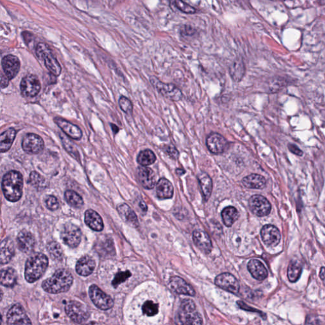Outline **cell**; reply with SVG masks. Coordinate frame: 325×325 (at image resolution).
I'll return each instance as SVG.
<instances>
[{"label": "cell", "instance_id": "obj_1", "mask_svg": "<svg viewBox=\"0 0 325 325\" xmlns=\"http://www.w3.org/2000/svg\"><path fill=\"white\" fill-rule=\"evenodd\" d=\"M73 283V277L69 270L58 269L51 278L42 283V288L48 293L58 294L68 291Z\"/></svg>", "mask_w": 325, "mask_h": 325}, {"label": "cell", "instance_id": "obj_2", "mask_svg": "<svg viewBox=\"0 0 325 325\" xmlns=\"http://www.w3.org/2000/svg\"><path fill=\"white\" fill-rule=\"evenodd\" d=\"M22 174L17 171H10L3 176L2 179V191L7 200L16 202L21 198L23 190Z\"/></svg>", "mask_w": 325, "mask_h": 325}, {"label": "cell", "instance_id": "obj_3", "mask_svg": "<svg viewBox=\"0 0 325 325\" xmlns=\"http://www.w3.org/2000/svg\"><path fill=\"white\" fill-rule=\"evenodd\" d=\"M48 266L49 259L46 255L41 253L33 254L26 262L25 279L30 284L38 280L45 273Z\"/></svg>", "mask_w": 325, "mask_h": 325}, {"label": "cell", "instance_id": "obj_4", "mask_svg": "<svg viewBox=\"0 0 325 325\" xmlns=\"http://www.w3.org/2000/svg\"><path fill=\"white\" fill-rule=\"evenodd\" d=\"M38 57L45 64L46 68L56 76L61 73V66L47 44L39 43L36 49Z\"/></svg>", "mask_w": 325, "mask_h": 325}, {"label": "cell", "instance_id": "obj_5", "mask_svg": "<svg viewBox=\"0 0 325 325\" xmlns=\"http://www.w3.org/2000/svg\"><path fill=\"white\" fill-rule=\"evenodd\" d=\"M180 324L184 325L203 324L202 318L196 311V305L192 300L186 299L182 301L179 311Z\"/></svg>", "mask_w": 325, "mask_h": 325}, {"label": "cell", "instance_id": "obj_6", "mask_svg": "<svg viewBox=\"0 0 325 325\" xmlns=\"http://www.w3.org/2000/svg\"><path fill=\"white\" fill-rule=\"evenodd\" d=\"M151 83L156 88L157 91L163 97L172 101H179L182 97L181 90L173 84L164 83L158 80L157 77H151Z\"/></svg>", "mask_w": 325, "mask_h": 325}, {"label": "cell", "instance_id": "obj_7", "mask_svg": "<svg viewBox=\"0 0 325 325\" xmlns=\"http://www.w3.org/2000/svg\"><path fill=\"white\" fill-rule=\"evenodd\" d=\"M67 315L77 324H81L89 318L90 313L87 307L77 301H70L66 305Z\"/></svg>", "mask_w": 325, "mask_h": 325}, {"label": "cell", "instance_id": "obj_8", "mask_svg": "<svg viewBox=\"0 0 325 325\" xmlns=\"http://www.w3.org/2000/svg\"><path fill=\"white\" fill-rule=\"evenodd\" d=\"M89 292L90 299L98 309L107 311L114 306V301L112 298L100 290L97 285H93L90 286Z\"/></svg>", "mask_w": 325, "mask_h": 325}, {"label": "cell", "instance_id": "obj_9", "mask_svg": "<svg viewBox=\"0 0 325 325\" xmlns=\"http://www.w3.org/2000/svg\"><path fill=\"white\" fill-rule=\"evenodd\" d=\"M80 229L72 224H66L63 228L60 238L62 242L70 248H76L81 240Z\"/></svg>", "mask_w": 325, "mask_h": 325}, {"label": "cell", "instance_id": "obj_10", "mask_svg": "<svg viewBox=\"0 0 325 325\" xmlns=\"http://www.w3.org/2000/svg\"><path fill=\"white\" fill-rule=\"evenodd\" d=\"M249 207L251 211L258 217H264L269 214L271 210V205L269 201L262 196L255 194L249 200Z\"/></svg>", "mask_w": 325, "mask_h": 325}, {"label": "cell", "instance_id": "obj_11", "mask_svg": "<svg viewBox=\"0 0 325 325\" xmlns=\"http://www.w3.org/2000/svg\"><path fill=\"white\" fill-rule=\"evenodd\" d=\"M20 87L21 92L25 97H34L40 91V81L35 75H27L21 81Z\"/></svg>", "mask_w": 325, "mask_h": 325}, {"label": "cell", "instance_id": "obj_12", "mask_svg": "<svg viewBox=\"0 0 325 325\" xmlns=\"http://www.w3.org/2000/svg\"><path fill=\"white\" fill-rule=\"evenodd\" d=\"M22 148L29 154H37L43 151L44 141L41 137L35 134H27L23 138Z\"/></svg>", "mask_w": 325, "mask_h": 325}, {"label": "cell", "instance_id": "obj_13", "mask_svg": "<svg viewBox=\"0 0 325 325\" xmlns=\"http://www.w3.org/2000/svg\"><path fill=\"white\" fill-rule=\"evenodd\" d=\"M8 325H31L30 319L27 316L26 311L20 304L12 306L8 311L7 316Z\"/></svg>", "mask_w": 325, "mask_h": 325}, {"label": "cell", "instance_id": "obj_14", "mask_svg": "<svg viewBox=\"0 0 325 325\" xmlns=\"http://www.w3.org/2000/svg\"><path fill=\"white\" fill-rule=\"evenodd\" d=\"M215 284L223 290L236 294L240 291V286L238 280L232 274L222 273L216 277Z\"/></svg>", "mask_w": 325, "mask_h": 325}, {"label": "cell", "instance_id": "obj_15", "mask_svg": "<svg viewBox=\"0 0 325 325\" xmlns=\"http://www.w3.org/2000/svg\"><path fill=\"white\" fill-rule=\"evenodd\" d=\"M206 144L210 152L216 154L225 152L229 146L228 140L218 133L210 134L207 138Z\"/></svg>", "mask_w": 325, "mask_h": 325}, {"label": "cell", "instance_id": "obj_16", "mask_svg": "<svg viewBox=\"0 0 325 325\" xmlns=\"http://www.w3.org/2000/svg\"><path fill=\"white\" fill-rule=\"evenodd\" d=\"M1 66L4 75L11 80L19 72L20 63L19 59L16 56L8 55L4 57L2 59Z\"/></svg>", "mask_w": 325, "mask_h": 325}, {"label": "cell", "instance_id": "obj_17", "mask_svg": "<svg viewBox=\"0 0 325 325\" xmlns=\"http://www.w3.org/2000/svg\"><path fill=\"white\" fill-rule=\"evenodd\" d=\"M169 287L177 294L190 295L192 297L196 295L194 288L179 276H173L170 279Z\"/></svg>", "mask_w": 325, "mask_h": 325}, {"label": "cell", "instance_id": "obj_18", "mask_svg": "<svg viewBox=\"0 0 325 325\" xmlns=\"http://www.w3.org/2000/svg\"><path fill=\"white\" fill-rule=\"evenodd\" d=\"M261 237L264 243L270 247H276L280 242V230L274 226H264L261 229Z\"/></svg>", "mask_w": 325, "mask_h": 325}, {"label": "cell", "instance_id": "obj_19", "mask_svg": "<svg viewBox=\"0 0 325 325\" xmlns=\"http://www.w3.org/2000/svg\"><path fill=\"white\" fill-rule=\"evenodd\" d=\"M17 243L18 248L21 251L25 253H30L35 248V237L28 230H22L18 234Z\"/></svg>", "mask_w": 325, "mask_h": 325}, {"label": "cell", "instance_id": "obj_20", "mask_svg": "<svg viewBox=\"0 0 325 325\" xmlns=\"http://www.w3.org/2000/svg\"><path fill=\"white\" fill-rule=\"evenodd\" d=\"M54 121L68 137L77 140H80L82 137V132L77 126L60 118H56Z\"/></svg>", "mask_w": 325, "mask_h": 325}, {"label": "cell", "instance_id": "obj_21", "mask_svg": "<svg viewBox=\"0 0 325 325\" xmlns=\"http://www.w3.org/2000/svg\"><path fill=\"white\" fill-rule=\"evenodd\" d=\"M137 176L142 187L146 190H152L156 183L155 174L150 168L142 166L138 169Z\"/></svg>", "mask_w": 325, "mask_h": 325}, {"label": "cell", "instance_id": "obj_22", "mask_svg": "<svg viewBox=\"0 0 325 325\" xmlns=\"http://www.w3.org/2000/svg\"><path fill=\"white\" fill-rule=\"evenodd\" d=\"M194 244L198 248L201 249L205 254H209L211 252L212 249V244L209 234L201 230H196L192 235Z\"/></svg>", "mask_w": 325, "mask_h": 325}, {"label": "cell", "instance_id": "obj_23", "mask_svg": "<svg viewBox=\"0 0 325 325\" xmlns=\"http://www.w3.org/2000/svg\"><path fill=\"white\" fill-rule=\"evenodd\" d=\"M117 210L121 219L132 227L137 228L139 225L137 215L129 205L125 203L119 205L117 207Z\"/></svg>", "mask_w": 325, "mask_h": 325}, {"label": "cell", "instance_id": "obj_24", "mask_svg": "<svg viewBox=\"0 0 325 325\" xmlns=\"http://www.w3.org/2000/svg\"><path fill=\"white\" fill-rule=\"evenodd\" d=\"M96 268V262L91 257L85 255L78 260L76 270L79 275L87 276L94 272Z\"/></svg>", "mask_w": 325, "mask_h": 325}, {"label": "cell", "instance_id": "obj_25", "mask_svg": "<svg viewBox=\"0 0 325 325\" xmlns=\"http://www.w3.org/2000/svg\"><path fill=\"white\" fill-rule=\"evenodd\" d=\"M85 222L88 226L95 231H101L104 229V222L102 217L94 210L86 211Z\"/></svg>", "mask_w": 325, "mask_h": 325}, {"label": "cell", "instance_id": "obj_26", "mask_svg": "<svg viewBox=\"0 0 325 325\" xmlns=\"http://www.w3.org/2000/svg\"><path fill=\"white\" fill-rule=\"evenodd\" d=\"M0 254V262L1 264H7L11 261L15 254L14 243L12 239L7 238L2 241Z\"/></svg>", "mask_w": 325, "mask_h": 325}, {"label": "cell", "instance_id": "obj_27", "mask_svg": "<svg viewBox=\"0 0 325 325\" xmlns=\"http://www.w3.org/2000/svg\"><path fill=\"white\" fill-rule=\"evenodd\" d=\"M248 269L251 276L257 280H264L268 277L267 269L259 260H251L248 264Z\"/></svg>", "mask_w": 325, "mask_h": 325}, {"label": "cell", "instance_id": "obj_28", "mask_svg": "<svg viewBox=\"0 0 325 325\" xmlns=\"http://www.w3.org/2000/svg\"><path fill=\"white\" fill-rule=\"evenodd\" d=\"M156 194L157 196L161 199L172 198L173 195L172 184L169 180L161 178L156 184Z\"/></svg>", "mask_w": 325, "mask_h": 325}, {"label": "cell", "instance_id": "obj_29", "mask_svg": "<svg viewBox=\"0 0 325 325\" xmlns=\"http://www.w3.org/2000/svg\"><path fill=\"white\" fill-rule=\"evenodd\" d=\"M243 185L249 189H257L262 190L265 188L266 180L265 178L259 174L253 173L243 178Z\"/></svg>", "mask_w": 325, "mask_h": 325}, {"label": "cell", "instance_id": "obj_30", "mask_svg": "<svg viewBox=\"0 0 325 325\" xmlns=\"http://www.w3.org/2000/svg\"><path fill=\"white\" fill-rule=\"evenodd\" d=\"M198 178L203 198L207 201L210 197L212 191V180L206 173H200Z\"/></svg>", "mask_w": 325, "mask_h": 325}, {"label": "cell", "instance_id": "obj_31", "mask_svg": "<svg viewBox=\"0 0 325 325\" xmlns=\"http://www.w3.org/2000/svg\"><path fill=\"white\" fill-rule=\"evenodd\" d=\"M16 137V131L13 128L1 134L0 137V150L1 153L7 152L10 150Z\"/></svg>", "mask_w": 325, "mask_h": 325}, {"label": "cell", "instance_id": "obj_32", "mask_svg": "<svg viewBox=\"0 0 325 325\" xmlns=\"http://www.w3.org/2000/svg\"><path fill=\"white\" fill-rule=\"evenodd\" d=\"M1 284L4 287H12L16 285L18 280V274L12 268H6L1 271Z\"/></svg>", "mask_w": 325, "mask_h": 325}, {"label": "cell", "instance_id": "obj_33", "mask_svg": "<svg viewBox=\"0 0 325 325\" xmlns=\"http://www.w3.org/2000/svg\"><path fill=\"white\" fill-rule=\"evenodd\" d=\"M221 215L224 224L228 227H230L238 220L239 213L236 208L228 207L222 210Z\"/></svg>", "mask_w": 325, "mask_h": 325}, {"label": "cell", "instance_id": "obj_34", "mask_svg": "<svg viewBox=\"0 0 325 325\" xmlns=\"http://www.w3.org/2000/svg\"><path fill=\"white\" fill-rule=\"evenodd\" d=\"M230 75L232 79L235 81H240L244 76L245 68L242 60L237 59L230 67Z\"/></svg>", "mask_w": 325, "mask_h": 325}, {"label": "cell", "instance_id": "obj_35", "mask_svg": "<svg viewBox=\"0 0 325 325\" xmlns=\"http://www.w3.org/2000/svg\"><path fill=\"white\" fill-rule=\"evenodd\" d=\"M64 198L70 206L75 209H80L83 206V198L80 195L72 190H68L65 192Z\"/></svg>", "mask_w": 325, "mask_h": 325}, {"label": "cell", "instance_id": "obj_36", "mask_svg": "<svg viewBox=\"0 0 325 325\" xmlns=\"http://www.w3.org/2000/svg\"><path fill=\"white\" fill-rule=\"evenodd\" d=\"M302 272H303V267L301 264L296 261L291 263L288 266L287 271L289 281L291 283L297 282L301 276Z\"/></svg>", "mask_w": 325, "mask_h": 325}, {"label": "cell", "instance_id": "obj_37", "mask_svg": "<svg viewBox=\"0 0 325 325\" xmlns=\"http://www.w3.org/2000/svg\"><path fill=\"white\" fill-rule=\"evenodd\" d=\"M156 157L154 153L150 150L142 151L137 157L138 164L144 167H148L153 164L156 161Z\"/></svg>", "mask_w": 325, "mask_h": 325}, {"label": "cell", "instance_id": "obj_38", "mask_svg": "<svg viewBox=\"0 0 325 325\" xmlns=\"http://www.w3.org/2000/svg\"><path fill=\"white\" fill-rule=\"evenodd\" d=\"M48 251L50 253V257L56 261H60L63 257V251L62 247L57 242H52L50 243L47 246Z\"/></svg>", "mask_w": 325, "mask_h": 325}, {"label": "cell", "instance_id": "obj_39", "mask_svg": "<svg viewBox=\"0 0 325 325\" xmlns=\"http://www.w3.org/2000/svg\"><path fill=\"white\" fill-rule=\"evenodd\" d=\"M62 137V142L63 144V146L65 148V150L71 154V156H72L73 158L79 159V154L78 152H77V148L75 146V144L73 143L72 141H71L68 137H64V136L61 135Z\"/></svg>", "mask_w": 325, "mask_h": 325}, {"label": "cell", "instance_id": "obj_40", "mask_svg": "<svg viewBox=\"0 0 325 325\" xmlns=\"http://www.w3.org/2000/svg\"><path fill=\"white\" fill-rule=\"evenodd\" d=\"M29 183L37 189H42L45 187V180L37 172H32L29 175Z\"/></svg>", "mask_w": 325, "mask_h": 325}, {"label": "cell", "instance_id": "obj_41", "mask_svg": "<svg viewBox=\"0 0 325 325\" xmlns=\"http://www.w3.org/2000/svg\"><path fill=\"white\" fill-rule=\"evenodd\" d=\"M159 306L158 304L153 303V301H146L142 306L143 313L148 316H153L158 314Z\"/></svg>", "mask_w": 325, "mask_h": 325}, {"label": "cell", "instance_id": "obj_42", "mask_svg": "<svg viewBox=\"0 0 325 325\" xmlns=\"http://www.w3.org/2000/svg\"><path fill=\"white\" fill-rule=\"evenodd\" d=\"M119 105L121 110L124 111L127 115H132V111H133V106H132V103L129 98L124 97V96H121L119 100Z\"/></svg>", "mask_w": 325, "mask_h": 325}, {"label": "cell", "instance_id": "obj_43", "mask_svg": "<svg viewBox=\"0 0 325 325\" xmlns=\"http://www.w3.org/2000/svg\"><path fill=\"white\" fill-rule=\"evenodd\" d=\"M131 276V272L129 270L125 272H119L118 273L116 274L115 276L114 280L113 281L112 284L115 288H116L117 287H118L119 285L122 284V283L125 282L128 278H129Z\"/></svg>", "mask_w": 325, "mask_h": 325}, {"label": "cell", "instance_id": "obj_44", "mask_svg": "<svg viewBox=\"0 0 325 325\" xmlns=\"http://www.w3.org/2000/svg\"><path fill=\"white\" fill-rule=\"evenodd\" d=\"M175 5L178 9L184 12V13L192 14L196 12V10L194 7L188 5V3H185L182 0H175Z\"/></svg>", "mask_w": 325, "mask_h": 325}, {"label": "cell", "instance_id": "obj_45", "mask_svg": "<svg viewBox=\"0 0 325 325\" xmlns=\"http://www.w3.org/2000/svg\"><path fill=\"white\" fill-rule=\"evenodd\" d=\"M46 207L52 211H55L59 208V202L57 198L54 196H48L45 200Z\"/></svg>", "mask_w": 325, "mask_h": 325}, {"label": "cell", "instance_id": "obj_46", "mask_svg": "<svg viewBox=\"0 0 325 325\" xmlns=\"http://www.w3.org/2000/svg\"><path fill=\"white\" fill-rule=\"evenodd\" d=\"M165 152L169 156H171V158L173 159H177L179 157V152L177 150V149L173 146H169L165 147Z\"/></svg>", "mask_w": 325, "mask_h": 325}, {"label": "cell", "instance_id": "obj_47", "mask_svg": "<svg viewBox=\"0 0 325 325\" xmlns=\"http://www.w3.org/2000/svg\"><path fill=\"white\" fill-rule=\"evenodd\" d=\"M288 148L289 151L293 154L297 155V156H302L303 155V152L300 150L296 145L293 144H288Z\"/></svg>", "mask_w": 325, "mask_h": 325}, {"label": "cell", "instance_id": "obj_48", "mask_svg": "<svg viewBox=\"0 0 325 325\" xmlns=\"http://www.w3.org/2000/svg\"><path fill=\"white\" fill-rule=\"evenodd\" d=\"M182 32L184 35L191 36L194 34L195 30L192 27L186 25L182 28Z\"/></svg>", "mask_w": 325, "mask_h": 325}, {"label": "cell", "instance_id": "obj_49", "mask_svg": "<svg viewBox=\"0 0 325 325\" xmlns=\"http://www.w3.org/2000/svg\"><path fill=\"white\" fill-rule=\"evenodd\" d=\"M10 79L8 78L5 75L1 74V89H4L6 88L8 85V83H9Z\"/></svg>", "mask_w": 325, "mask_h": 325}, {"label": "cell", "instance_id": "obj_50", "mask_svg": "<svg viewBox=\"0 0 325 325\" xmlns=\"http://www.w3.org/2000/svg\"><path fill=\"white\" fill-rule=\"evenodd\" d=\"M320 277L322 279L323 283L325 286V268H322V269L320 270Z\"/></svg>", "mask_w": 325, "mask_h": 325}, {"label": "cell", "instance_id": "obj_51", "mask_svg": "<svg viewBox=\"0 0 325 325\" xmlns=\"http://www.w3.org/2000/svg\"><path fill=\"white\" fill-rule=\"evenodd\" d=\"M111 128H112L113 133H114L115 134H116L117 133H118V132H119V128L115 124H111Z\"/></svg>", "mask_w": 325, "mask_h": 325}, {"label": "cell", "instance_id": "obj_52", "mask_svg": "<svg viewBox=\"0 0 325 325\" xmlns=\"http://www.w3.org/2000/svg\"><path fill=\"white\" fill-rule=\"evenodd\" d=\"M176 172H177L178 175H183V174L185 173V171H184V170L182 169H177V171H176Z\"/></svg>", "mask_w": 325, "mask_h": 325}, {"label": "cell", "instance_id": "obj_53", "mask_svg": "<svg viewBox=\"0 0 325 325\" xmlns=\"http://www.w3.org/2000/svg\"><path fill=\"white\" fill-rule=\"evenodd\" d=\"M317 1L321 5H325V0H317Z\"/></svg>", "mask_w": 325, "mask_h": 325}]
</instances>
